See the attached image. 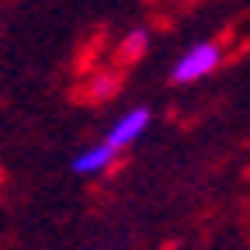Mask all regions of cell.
Returning a JSON list of instances; mask_svg holds the SVG:
<instances>
[{
  "mask_svg": "<svg viewBox=\"0 0 250 250\" xmlns=\"http://www.w3.org/2000/svg\"><path fill=\"white\" fill-rule=\"evenodd\" d=\"M149 108H132L129 115H122L115 125H111V129H108V146L111 149H122V146H129L132 139H139V132L146 129V125H149Z\"/></svg>",
  "mask_w": 250,
  "mask_h": 250,
  "instance_id": "2",
  "label": "cell"
},
{
  "mask_svg": "<svg viewBox=\"0 0 250 250\" xmlns=\"http://www.w3.org/2000/svg\"><path fill=\"white\" fill-rule=\"evenodd\" d=\"M115 160V149L108 146V143H101V146H90V149H83L77 160H73V174H98V170H104L108 164Z\"/></svg>",
  "mask_w": 250,
  "mask_h": 250,
  "instance_id": "3",
  "label": "cell"
},
{
  "mask_svg": "<svg viewBox=\"0 0 250 250\" xmlns=\"http://www.w3.org/2000/svg\"><path fill=\"white\" fill-rule=\"evenodd\" d=\"M215 62H219V45H212V42H198V45H191L181 59H177V66H174V83H191V80H198V77H205V73H212L215 70Z\"/></svg>",
  "mask_w": 250,
  "mask_h": 250,
  "instance_id": "1",
  "label": "cell"
}]
</instances>
